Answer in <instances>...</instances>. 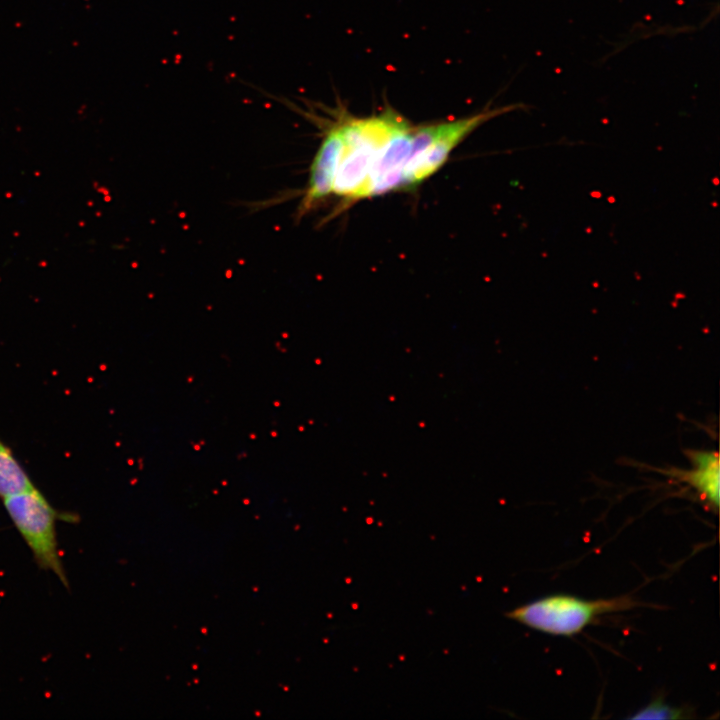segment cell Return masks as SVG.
I'll list each match as a JSON object with an SVG mask.
<instances>
[{
  "label": "cell",
  "instance_id": "obj_1",
  "mask_svg": "<svg viewBox=\"0 0 720 720\" xmlns=\"http://www.w3.org/2000/svg\"><path fill=\"white\" fill-rule=\"evenodd\" d=\"M512 104L486 109L468 117L413 127L411 152L403 174V188L420 185L435 174L469 134L490 119L521 108Z\"/></svg>",
  "mask_w": 720,
  "mask_h": 720
},
{
  "label": "cell",
  "instance_id": "obj_2",
  "mask_svg": "<svg viewBox=\"0 0 720 720\" xmlns=\"http://www.w3.org/2000/svg\"><path fill=\"white\" fill-rule=\"evenodd\" d=\"M398 112L386 108L366 118L345 117L336 121L343 137V152L338 165L333 193L348 201H357L367 182L376 151L387 136Z\"/></svg>",
  "mask_w": 720,
  "mask_h": 720
},
{
  "label": "cell",
  "instance_id": "obj_3",
  "mask_svg": "<svg viewBox=\"0 0 720 720\" xmlns=\"http://www.w3.org/2000/svg\"><path fill=\"white\" fill-rule=\"evenodd\" d=\"M635 604L627 596L586 600L570 595H552L517 607L506 617L547 634L572 636L599 616L627 610Z\"/></svg>",
  "mask_w": 720,
  "mask_h": 720
},
{
  "label": "cell",
  "instance_id": "obj_4",
  "mask_svg": "<svg viewBox=\"0 0 720 720\" xmlns=\"http://www.w3.org/2000/svg\"><path fill=\"white\" fill-rule=\"evenodd\" d=\"M3 503L38 566L55 574L68 587L57 542L59 512L36 487L5 497Z\"/></svg>",
  "mask_w": 720,
  "mask_h": 720
},
{
  "label": "cell",
  "instance_id": "obj_5",
  "mask_svg": "<svg viewBox=\"0 0 720 720\" xmlns=\"http://www.w3.org/2000/svg\"><path fill=\"white\" fill-rule=\"evenodd\" d=\"M413 126L400 113L380 144L360 194L361 199L403 188V174L411 152Z\"/></svg>",
  "mask_w": 720,
  "mask_h": 720
},
{
  "label": "cell",
  "instance_id": "obj_6",
  "mask_svg": "<svg viewBox=\"0 0 720 720\" xmlns=\"http://www.w3.org/2000/svg\"><path fill=\"white\" fill-rule=\"evenodd\" d=\"M343 146V137L338 123L328 124L310 166L308 183L297 208V218H302L333 193Z\"/></svg>",
  "mask_w": 720,
  "mask_h": 720
},
{
  "label": "cell",
  "instance_id": "obj_7",
  "mask_svg": "<svg viewBox=\"0 0 720 720\" xmlns=\"http://www.w3.org/2000/svg\"><path fill=\"white\" fill-rule=\"evenodd\" d=\"M693 470L686 475V480L698 491L700 496L710 505L719 504V458L711 451L695 452L692 455Z\"/></svg>",
  "mask_w": 720,
  "mask_h": 720
},
{
  "label": "cell",
  "instance_id": "obj_8",
  "mask_svg": "<svg viewBox=\"0 0 720 720\" xmlns=\"http://www.w3.org/2000/svg\"><path fill=\"white\" fill-rule=\"evenodd\" d=\"M34 487L25 469L0 439V497L3 499Z\"/></svg>",
  "mask_w": 720,
  "mask_h": 720
},
{
  "label": "cell",
  "instance_id": "obj_9",
  "mask_svg": "<svg viewBox=\"0 0 720 720\" xmlns=\"http://www.w3.org/2000/svg\"><path fill=\"white\" fill-rule=\"evenodd\" d=\"M682 709L669 706L661 700H654L630 716V719H679L686 718Z\"/></svg>",
  "mask_w": 720,
  "mask_h": 720
}]
</instances>
